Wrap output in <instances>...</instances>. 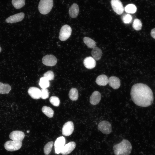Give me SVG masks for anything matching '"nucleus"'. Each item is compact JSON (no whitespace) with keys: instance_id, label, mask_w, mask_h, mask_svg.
Wrapping results in <instances>:
<instances>
[{"instance_id":"f257e3e1","label":"nucleus","mask_w":155,"mask_h":155,"mask_svg":"<svg viewBox=\"0 0 155 155\" xmlns=\"http://www.w3.org/2000/svg\"><path fill=\"white\" fill-rule=\"evenodd\" d=\"M130 94L134 103L139 106H149L153 101L152 90L148 86L144 84L138 83L134 84L131 89Z\"/></svg>"},{"instance_id":"f03ea898","label":"nucleus","mask_w":155,"mask_h":155,"mask_svg":"<svg viewBox=\"0 0 155 155\" xmlns=\"http://www.w3.org/2000/svg\"><path fill=\"white\" fill-rule=\"evenodd\" d=\"M132 147L130 142L128 140H123L120 143L113 147L114 153L115 155H129Z\"/></svg>"},{"instance_id":"7ed1b4c3","label":"nucleus","mask_w":155,"mask_h":155,"mask_svg":"<svg viewBox=\"0 0 155 155\" xmlns=\"http://www.w3.org/2000/svg\"><path fill=\"white\" fill-rule=\"evenodd\" d=\"M53 3V0H40L38 6L40 13L44 15L49 13L52 8Z\"/></svg>"},{"instance_id":"20e7f679","label":"nucleus","mask_w":155,"mask_h":155,"mask_svg":"<svg viewBox=\"0 0 155 155\" xmlns=\"http://www.w3.org/2000/svg\"><path fill=\"white\" fill-rule=\"evenodd\" d=\"M72 32L71 27L67 24L63 26L60 30L59 38L62 41H65L70 36Z\"/></svg>"},{"instance_id":"39448f33","label":"nucleus","mask_w":155,"mask_h":155,"mask_svg":"<svg viewBox=\"0 0 155 155\" xmlns=\"http://www.w3.org/2000/svg\"><path fill=\"white\" fill-rule=\"evenodd\" d=\"M22 146V142L9 140L4 144V147L7 151H14L20 149Z\"/></svg>"},{"instance_id":"423d86ee","label":"nucleus","mask_w":155,"mask_h":155,"mask_svg":"<svg viewBox=\"0 0 155 155\" xmlns=\"http://www.w3.org/2000/svg\"><path fill=\"white\" fill-rule=\"evenodd\" d=\"M98 129L105 134H108L112 131V126L110 123L106 121L100 122L98 126Z\"/></svg>"},{"instance_id":"0eeeda50","label":"nucleus","mask_w":155,"mask_h":155,"mask_svg":"<svg viewBox=\"0 0 155 155\" xmlns=\"http://www.w3.org/2000/svg\"><path fill=\"white\" fill-rule=\"evenodd\" d=\"M111 4L113 11L116 13L121 15L123 13L124 8L120 0H111Z\"/></svg>"},{"instance_id":"6e6552de","label":"nucleus","mask_w":155,"mask_h":155,"mask_svg":"<svg viewBox=\"0 0 155 155\" xmlns=\"http://www.w3.org/2000/svg\"><path fill=\"white\" fill-rule=\"evenodd\" d=\"M74 129V126L71 121H68L65 123L62 129V134L66 136L72 134Z\"/></svg>"},{"instance_id":"1a4fd4ad","label":"nucleus","mask_w":155,"mask_h":155,"mask_svg":"<svg viewBox=\"0 0 155 155\" xmlns=\"http://www.w3.org/2000/svg\"><path fill=\"white\" fill-rule=\"evenodd\" d=\"M65 143V140L63 136L59 137L57 139L54 144L55 150L56 154H58L61 153Z\"/></svg>"},{"instance_id":"9d476101","label":"nucleus","mask_w":155,"mask_h":155,"mask_svg":"<svg viewBox=\"0 0 155 155\" xmlns=\"http://www.w3.org/2000/svg\"><path fill=\"white\" fill-rule=\"evenodd\" d=\"M43 63L46 66H53L55 65L57 62L56 57L52 55H46L42 59Z\"/></svg>"},{"instance_id":"9b49d317","label":"nucleus","mask_w":155,"mask_h":155,"mask_svg":"<svg viewBox=\"0 0 155 155\" xmlns=\"http://www.w3.org/2000/svg\"><path fill=\"white\" fill-rule=\"evenodd\" d=\"M9 137L12 140L22 142L24 137L25 134L21 131H14L10 133Z\"/></svg>"},{"instance_id":"f8f14e48","label":"nucleus","mask_w":155,"mask_h":155,"mask_svg":"<svg viewBox=\"0 0 155 155\" xmlns=\"http://www.w3.org/2000/svg\"><path fill=\"white\" fill-rule=\"evenodd\" d=\"M24 17V13L21 12L10 16L6 19L5 21L8 23H15L21 21Z\"/></svg>"},{"instance_id":"ddd939ff","label":"nucleus","mask_w":155,"mask_h":155,"mask_svg":"<svg viewBox=\"0 0 155 155\" xmlns=\"http://www.w3.org/2000/svg\"><path fill=\"white\" fill-rule=\"evenodd\" d=\"M28 92L29 95L33 99H38L41 98V91L38 88L30 87L28 89Z\"/></svg>"},{"instance_id":"4468645a","label":"nucleus","mask_w":155,"mask_h":155,"mask_svg":"<svg viewBox=\"0 0 155 155\" xmlns=\"http://www.w3.org/2000/svg\"><path fill=\"white\" fill-rule=\"evenodd\" d=\"M76 144L74 142H70L64 146L60 153L63 155H67L70 153L75 149Z\"/></svg>"},{"instance_id":"2eb2a0df","label":"nucleus","mask_w":155,"mask_h":155,"mask_svg":"<svg viewBox=\"0 0 155 155\" xmlns=\"http://www.w3.org/2000/svg\"><path fill=\"white\" fill-rule=\"evenodd\" d=\"M108 83L111 87L114 89L119 88L121 85L120 79L115 76H112L109 78Z\"/></svg>"},{"instance_id":"dca6fc26","label":"nucleus","mask_w":155,"mask_h":155,"mask_svg":"<svg viewBox=\"0 0 155 155\" xmlns=\"http://www.w3.org/2000/svg\"><path fill=\"white\" fill-rule=\"evenodd\" d=\"M101 99L100 93L98 91H94L90 96V102L92 105H95L98 104Z\"/></svg>"},{"instance_id":"f3484780","label":"nucleus","mask_w":155,"mask_h":155,"mask_svg":"<svg viewBox=\"0 0 155 155\" xmlns=\"http://www.w3.org/2000/svg\"><path fill=\"white\" fill-rule=\"evenodd\" d=\"M83 63L85 67L89 69H93L96 65L95 60L91 57L86 58L84 60Z\"/></svg>"},{"instance_id":"a211bd4d","label":"nucleus","mask_w":155,"mask_h":155,"mask_svg":"<svg viewBox=\"0 0 155 155\" xmlns=\"http://www.w3.org/2000/svg\"><path fill=\"white\" fill-rule=\"evenodd\" d=\"M79 7L76 3H73L69 8V13L70 16L72 18H76L79 13Z\"/></svg>"},{"instance_id":"6ab92c4d","label":"nucleus","mask_w":155,"mask_h":155,"mask_svg":"<svg viewBox=\"0 0 155 155\" xmlns=\"http://www.w3.org/2000/svg\"><path fill=\"white\" fill-rule=\"evenodd\" d=\"M96 83L100 86H106L108 83V79L107 76L104 74L99 75L96 80Z\"/></svg>"},{"instance_id":"aec40b11","label":"nucleus","mask_w":155,"mask_h":155,"mask_svg":"<svg viewBox=\"0 0 155 155\" xmlns=\"http://www.w3.org/2000/svg\"><path fill=\"white\" fill-rule=\"evenodd\" d=\"M91 54L93 58L96 61L100 60L102 56V51L100 49L97 47H95L92 49Z\"/></svg>"},{"instance_id":"412c9836","label":"nucleus","mask_w":155,"mask_h":155,"mask_svg":"<svg viewBox=\"0 0 155 155\" xmlns=\"http://www.w3.org/2000/svg\"><path fill=\"white\" fill-rule=\"evenodd\" d=\"M11 90L9 85L7 84H3L0 82V94H8Z\"/></svg>"},{"instance_id":"4be33fe9","label":"nucleus","mask_w":155,"mask_h":155,"mask_svg":"<svg viewBox=\"0 0 155 155\" xmlns=\"http://www.w3.org/2000/svg\"><path fill=\"white\" fill-rule=\"evenodd\" d=\"M69 98L73 101L76 100L78 97V92L75 88H72L69 91Z\"/></svg>"},{"instance_id":"5701e85b","label":"nucleus","mask_w":155,"mask_h":155,"mask_svg":"<svg viewBox=\"0 0 155 155\" xmlns=\"http://www.w3.org/2000/svg\"><path fill=\"white\" fill-rule=\"evenodd\" d=\"M83 41L88 48L93 49L96 46L95 41L90 38L85 37L83 38Z\"/></svg>"},{"instance_id":"b1692460","label":"nucleus","mask_w":155,"mask_h":155,"mask_svg":"<svg viewBox=\"0 0 155 155\" xmlns=\"http://www.w3.org/2000/svg\"><path fill=\"white\" fill-rule=\"evenodd\" d=\"M42 112L47 117L49 118L53 117L54 114V111L50 107L46 106H43L42 109Z\"/></svg>"},{"instance_id":"393cba45","label":"nucleus","mask_w":155,"mask_h":155,"mask_svg":"<svg viewBox=\"0 0 155 155\" xmlns=\"http://www.w3.org/2000/svg\"><path fill=\"white\" fill-rule=\"evenodd\" d=\"M12 3L16 9H20L25 5V0H12Z\"/></svg>"},{"instance_id":"a878e982","label":"nucleus","mask_w":155,"mask_h":155,"mask_svg":"<svg viewBox=\"0 0 155 155\" xmlns=\"http://www.w3.org/2000/svg\"><path fill=\"white\" fill-rule=\"evenodd\" d=\"M126 12L128 13H134L137 10V8L135 5L130 4L127 5L124 8Z\"/></svg>"},{"instance_id":"bb28decb","label":"nucleus","mask_w":155,"mask_h":155,"mask_svg":"<svg viewBox=\"0 0 155 155\" xmlns=\"http://www.w3.org/2000/svg\"><path fill=\"white\" fill-rule=\"evenodd\" d=\"M53 144V141L47 143L45 145L44 148V152L45 155H48L51 152Z\"/></svg>"},{"instance_id":"cd10ccee","label":"nucleus","mask_w":155,"mask_h":155,"mask_svg":"<svg viewBox=\"0 0 155 155\" xmlns=\"http://www.w3.org/2000/svg\"><path fill=\"white\" fill-rule=\"evenodd\" d=\"M40 86L42 88H46L49 87L50 84L49 80L43 77L41 78L39 82Z\"/></svg>"},{"instance_id":"c85d7f7f","label":"nucleus","mask_w":155,"mask_h":155,"mask_svg":"<svg viewBox=\"0 0 155 155\" xmlns=\"http://www.w3.org/2000/svg\"><path fill=\"white\" fill-rule=\"evenodd\" d=\"M142 26L141 21L138 19H135L133 22L132 27L133 28L136 30H140Z\"/></svg>"},{"instance_id":"c756f323","label":"nucleus","mask_w":155,"mask_h":155,"mask_svg":"<svg viewBox=\"0 0 155 155\" xmlns=\"http://www.w3.org/2000/svg\"><path fill=\"white\" fill-rule=\"evenodd\" d=\"M49 101L50 103L54 106H58L59 105L60 100L58 97L56 96H51L49 99Z\"/></svg>"},{"instance_id":"7c9ffc66","label":"nucleus","mask_w":155,"mask_h":155,"mask_svg":"<svg viewBox=\"0 0 155 155\" xmlns=\"http://www.w3.org/2000/svg\"><path fill=\"white\" fill-rule=\"evenodd\" d=\"M43 77L49 80H52L54 78V74L53 72L51 70H49L44 73Z\"/></svg>"},{"instance_id":"2f4dec72","label":"nucleus","mask_w":155,"mask_h":155,"mask_svg":"<svg viewBox=\"0 0 155 155\" xmlns=\"http://www.w3.org/2000/svg\"><path fill=\"white\" fill-rule=\"evenodd\" d=\"M41 98L43 99L48 98L49 97V91L47 88L42 89L41 90Z\"/></svg>"},{"instance_id":"473e14b6","label":"nucleus","mask_w":155,"mask_h":155,"mask_svg":"<svg viewBox=\"0 0 155 155\" xmlns=\"http://www.w3.org/2000/svg\"><path fill=\"white\" fill-rule=\"evenodd\" d=\"M123 22L125 24L129 23L132 20L131 16L129 14H126L124 15L122 18Z\"/></svg>"},{"instance_id":"72a5a7b5","label":"nucleus","mask_w":155,"mask_h":155,"mask_svg":"<svg viewBox=\"0 0 155 155\" xmlns=\"http://www.w3.org/2000/svg\"><path fill=\"white\" fill-rule=\"evenodd\" d=\"M151 36L154 39H155V28L152 29L151 32Z\"/></svg>"},{"instance_id":"f704fd0d","label":"nucleus","mask_w":155,"mask_h":155,"mask_svg":"<svg viewBox=\"0 0 155 155\" xmlns=\"http://www.w3.org/2000/svg\"><path fill=\"white\" fill-rule=\"evenodd\" d=\"M1 47L0 46V53L1 52Z\"/></svg>"},{"instance_id":"c9c22d12","label":"nucleus","mask_w":155,"mask_h":155,"mask_svg":"<svg viewBox=\"0 0 155 155\" xmlns=\"http://www.w3.org/2000/svg\"><path fill=\"white\" fill-rule=\"evenodd\" d=\"M29 131H27V133H29Z\"/></svg>"}]
</instances>
